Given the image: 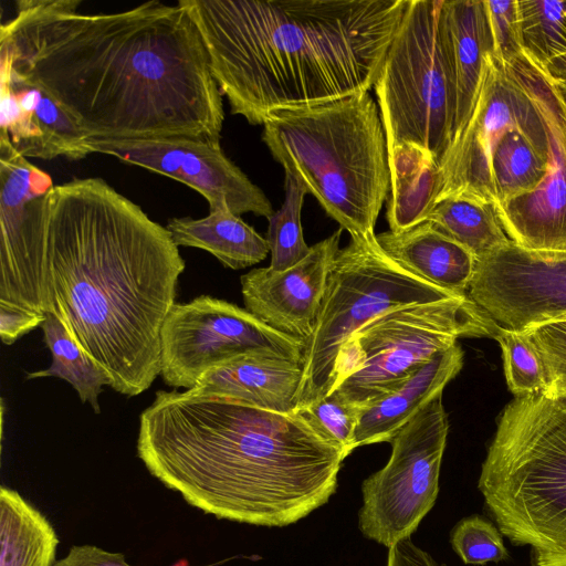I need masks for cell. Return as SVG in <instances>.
<instances>
[{"instance_id":"1","label":"cell","mask_w":566,"mask_h":566,"mask_svg":"<svg viewBox=\"0 0 566 566\" xmlns=\"http://www.w3.org/2000/svg\"><path fill=\"white\" fill-rule=\"evenodd\" d=\"M81 0H20L0 28V72L55 101L88 139L220 142L222 95L180 6L84 14Z\"/></svg>"},{"instance_id":"2","label":"cell","mask_w":566,"mask_h":566,"mask_svg":"<svg viewBox=\"0 0 566 566\" xmlns=\"http://www.w3.org/2000/svg\"><path fill=\"white\" fill-rule=\"evenodd\" d=\"M51 312L134 397L161 371V327L186 263L166 227L102 178L53 186L44 200Z\"/></svg>"},{"instance_id":"3","label":"cell","mask_w":566,"mask_h":566,"mask_svg":"<svg viewBox=\"0 0 566 566\" xmlns=\"http://www.w3.org/2000/svg\"><path fill=\"white\" fill-rule=\"evenodd\" d=\"M137 455L190 506L285 526L327 503L345 459L296 411L276 412L192 390H159L139 417Z\"/></svg>"},{"instance_id":"4","label":"cell","mask_w":566,"mask_h":566,"mask_svg":"<svg viewBox=\"0 0 566 566\" xmlns=\"http://www.w3.org/2000/svg\"><path fill=\"white\" fill-rule=\"evenodd\" d=\"M409 0H180L231 113L277 109L374 86Z\"/></svg>"},{"instance_id":"5","label":"cell","mask_w":566,"mask_h":566,"mask_svg":"<svg viewBox=\"0 0 566 566\" xmlns=\"http://www.w3.org/2000/svg\"><path fill=\"white\" fill-rule=\"evenodd\" d=\"M262 125L273 158L350 238L376 235L390 170L379 107L369 92L277 109Z\"/></svg>"},{"instance_id":"6","label":"cell","mask_w":566,"mask_h":566,"mask_svg":"<svg viewBox=\"0 0 566 566\" xmlns=\"http://www.w3.org/2000/svg\"><path fill=\"white\" fill-rule=\"evenodd\" d=\"M479 489L499 530L533 566H566V398L515 397L501 412Z\"/></svg>"},{"instance_id":"7","label":"cell","mask_w":566,"mask_h":566,"mask_svg":"<svg viewBox=\"0 0 566 566\" xmlns=\"http://www.w3.org/2000/svg\"><path fill=\"white\" fill-rule=\"evenodd\" d=\"M443 0H409L374 84L387 148L413 144L440 163L453 138L457 92Z\"/></svg>"},{"instance_id":"8","label":"cell","mask_w":566,"mask_h":566,"mask_svg":"<svg viewBox=\"0 0 566 566\" xmlns=\"http://www.w3.org/2000/svg\"><path fill=\"white\" fill-rule=\"evenodd\" d=\"M457 295L390 259L374 238H352L339 249L311 335L303 342L298 408L327 396L338 380L342 350L352 335L379 315Z\"/></svg>"},{"instance_id":"9","label":"cell","mask_w":566,"mask_h":566,"mask_svg":"<svg viewBox=\"0 0 566 566\" xmlns=\"http://www.w3.org/2000/svg\"><path fill=\"white\" fill-rule=\"evenodd\" d=\"M497 327L468 295L389 311L346 343L332 391L360 410L401 386L459 338H493Z\"/></svg>"},{"instance_id":"10","label":"cell","mask_w":566,"mask_h":566,"mask_svg":"<svg viewBox=\"0 0 566 566\" xmlns=\"http://www.w3.org/2000/svg\"><path fill=\"white\" fill-rule=\"evenodd\" d=\"M448 431L439 395L394 437L387 464L361 484L364 536L389 548L417 530L438 496Z\"/></svg>"},{"instance_id":"11","label":"cell","mask_w":566,"mask_h":566,"mask_svg":"<svg viewBox=\"0 0 566 566\" xmlns=\"http://www.w3.org/2000/svg\"><path fill=\"white\" fill-rule=\"evenodd\" d=\"M167 386L192 389L210 369L234 358L269 354L300 361L303 342L277 332L245 308L210 295L175 303L161 327Z\"/></svg>"},{"instance_id":"12","label":"cell","mask_w":566,"mask_h":566,"mask_svg":"<svg viewBox=\"0 0 566 566\" xmlns=\"http://www.w3.org/2000/svg\"><path fill=\"white\" fill-rule=\"evenodd\" d=\"M511 130H523L547 155V137L535 105L509 66L490 54L473 112L439 163L436 202L465 196L496 203L492 158Z\"/></svg>"},{"instance_id":"13","label":"cell","mask_w":566,"mask_h":566,"mask_svg":"<svg viewBox=\"0 0 566 566\" xmlns=\"http://www.w3.org/2000/svg\"><path fill=\"white\" fill-rule=\"evenodd\" d=\"M51 177L0 135V303L51 312L44 200Z\"/></svg>"},{"instance_id":"14","label":"cell","mask_w":566,"mask_h":566,"mask_svg":"<svg viewBox=\"0 0 566 566\" xmlns=\"http://www.w3.org/2000/svg\"><path fill=\"white\" fill-rule=\"evenodd\" d=\"M535 105L547 137L546 172L537 187L496 206L509 238L541 252H566V104L556 86L524 54L505 63Z\"/></svg>"},{"instance_id":"15","label":"cell","mask_w":566,"mask_h":566,"mask_svg":"<svg viewBox=\"0 0 566 566\" xmlns=\"http://www.w3.org/2000/svg\"><path fill=\"white\" fill-rule=\"evenodd\" d=\"M91 154L99 153L172 178L195 189L209 210L228 208L269 219L273 207L265 193L223 153L220 142L186 137L149 139H88Z\"/></svg>"},{"instance_id":"16","label":"cell","mask_w":566,"mask_h":566,"mask_svg":"<svg viewBox=\"0 0 566 566\" xmlns=\"http://www.w3.org/2000/svg\"><path fill=\"white\" fill-rule=\"evenodd\" d=\"M468 296L499 325L523 332L566 316V252L513 241L476 259Z\"/></svg>"},{"instance_id":"17","label":"cell","mask_w":566,"mask_h":566,"mask_svg":"<svg viewBox=\"0 0 566 566\" xmlns=\"http://www.w3.org/2000/svg\"><path fill=\"white\" fill-rule=\"evenodd\" d=\"M343 230L312 245L310 253L290 269L268 266L243 274L244 308L273 329L304 342L313 331Z\"/></svg>"},{"instance_id":"18","label":"cell","mask_w":566,"mask_h":566,"mask_svg":"<svg viewBox=\"0 0 566 566\" xmlns=\"http://www.w3.org/2000/svg\"><path fill=\"white\" fill-rule=\"evenodd\" d=\"M1 135L25 158L78 160L91 155L88 138L40 88L0 72Z\"/></svg>"},{"instance_id":"19","label":"cell","mask_w":566,"mask_h":566,"mask_svg":"<svg viewBox=\"0 0 566 566\" xmlns=\"http://www.w3.org/2000/svg\"><path fill=\"white\" fill-rule=\"evenodd\" d=\"M302 380L300 361L252 354L208 370L189 390L271 411L293 412L298 407Z\"/></svg>"},{"instance_id":"20","label":"cell","mask_w":566,"mask_h":566,"mask_svg":"<svg viewBox=\"0 0 566 566\" xmlns=\"http://www.w3.org/2000/svg\"><path fill=\"white\" fill-rule=\"evenodd\" d=\"M464 353L457 343L423 365L406 382L359 411L354 449L390 442L394 437L442 391L463 366Z\"/></svg>"},{"instance_id":"21","label":"cell","mask_w":566,"mask_h":566,"mask_svg":"<svg viewBox=\"0 0 566 566\" xmlns=\"http://www.w3.org/2000/svg\"><path fill=\"white\" fill-rule=\"evenodd\" d=\"M381 250L416 276L457 295H468L476 256L424 220L400 232L376 234Z\"/></svg>"},{"instance_id":"22","label":"cell","mask_w":566,"mask_h":566,"mask_svg":"<svg viewBox=\"0 0 566 566\" xmlns=\"http://www.w3.org/2000/svg\"><path fill=\"white\" fill-rule=\"evenodd\" d=\"M442 11L455 77L453 140L473 112L486 59L493 54V42L484 1L443 0Z\"/></svg>"},{"instance_id":"23","label":"cell","mask_w":566,"mask_h":566,"mask_svg":"<svg viewBox=\"0 0 566 566\" xmlns=\"http://www.w3.org/2000/svg\"><path fill=\"white\" fill-rule=\"evenodd\" d=\"M166 228L177 247L205 250L232 270L254 265L270 252L266 239L228 208L200 219L171 218Z\"/></svg>"},{"instance_id":"24","label":"cell","mask_w":566,"mask_h":566,"mask_svg":"<svg viewBox=\"0 0 566 566\" xmlns=\"http://www.w3.org/2000/svg\"><path fill=\"white\" fill-rule=\"evenodd\" d=\"M390 192L387 221L400 232L426 220L440 188V167L427 149L413 144L388 148Z\"/></svg>"},{"instance_id":"25","label":"cell","mask_w":566,"mask_h":566,"mask_svg":"<svg viewBox=\"0 0 566 566\" xmlns=\"http://www.w3.org/2000/svg\"><path fill=\"white\" fill-rule=\"evenodd\" d=\"M0 566H53L59 545L50 521L19 492L0 488Z\"/></svg>"},{"instance_id":"26","label":"cell","mask_w":566,"mask_h":566,"mask_svg":"<svg viewBox=\"0 0 566 566\" xmlns=\"http://www.w3.org/2000/svg\"><path fill=\"white\" fill-rule=\"evenodd\" d=\"M426 220L468 249L476 259L512 242L500 221L495 203L476 198H443L434 203Z\"/></svg>"},{"instance_id":"27","label":"cell","mask_w":566,"mask_h":566,"mask_svg":"<svg viewBox=\"0 0 566 566\" xmlns=\"http://www.w3.org/2000/svg\"><path fill=\"white\" fill-rule=\"evenodd\" d=\"M41 328L51 352L52 364L48 369L28 373L27 379L61 378L75 389L83 403L88 402L94 412L99 413L98 397L103 386L111 387L107 373L83 350L55 314L45 313Z\"/></svg>"},{"instance_id":"28","label":"cell","mask_w":566,"mask_h":566,"mask_svg":"<svg viewBox=\"0 0 566 566\" xmlns=\"http://www.w3.org/2000/svg\"><path fill=\"white\" fill-rule=\"evenodd\" d=\"M547 155L523 130H511L492 158V177L500 206L533 191L546 172Z\"/></svg>"},{"instance_id":"29","label":"cell","mask_w":566,"mask_h":566,"mask_svg":"<svg viewBox=\"0 0 566 566\" xmlns=\"http://www.w3.org/2000/svg\"><path fill=\"white\" fill-rule=\"evenodd\" d=\"M524 55L538 69L566 54V0H517Z\"/></svg>"},{"instance_id":"30","label":"cell","mask_w":566,"mask_h":566,"mask_svg":"<svg viewBox=\"0 0 566 566\" xmlns=\"http://www.w3.org/2000/svg\"><path fill=\"white\" fill-rule=\"evenodd\" d=\"M285 198L282 207L268 219L266 242L271 253L270 268L284 271L301 262L311 250L304 240L301 211L307 193L290 175L284 178Z\"/></svg>"},{"instance_id":"31","label":"cell","mask_w":566,"mask_h":566,"mask_svg":"<svg viewBox=\"0 0 566 566\" xmlns=\"http://www.w3.org/2000/svg\"><path fill=\"white\" fill-rule=\"evenodd\" d=\"M493 338L501 346L505 379L515 397L546 392L545 367L530 337L499 325Z\"/></svg>"},{"instance_id":"32","label":"cell","mask_w":566,"mask_h":566,"mask_svg":"<svg viewBox=\"0 0 566 566\" xmlns=\"http://www.w3.org/2000/svg\"><path fill=\"white\" fill-rule=\"evenodd\" d=\"M298 412L326 441L348 457L353 450L355 430L358 424L359 409L344 401L335 392L321 400L301 407Z\"/></svg>"},{"instance_id":"33","label":"cell","mask_w":566,"mask_h":566,"mask_svg":"<svg viewBox=\"0 0 566 566\" xmlns=\"http://www.w3.org/2000/svg\"><path fill=\"white\" fill-rule=\"evenodd\" d=\"M451 545L465 564L483 565L507 557L499 530L479 515L462 518L453 527Z\"/></svg>"},{"instance_id":"34","label":"cell","mask_w":566,"mask_h":566,"mask_svg":"<svg viewBox=\"0 0 566 566\" xmlns=\"http://www.w3.org/2000/svg\"><path fill=\"white\" fill-rule=\"evenodd\" d=\"M545 367L547 394L566 398V316L523 331Z\"/></svg>"},{"instance_id":"35","label":"cell","mask_w":566,"mask_h":566,"mask_svg":"<svg viewBox=\"0 0 566 566\" xmlns=\"http://www.w3.org/2000/svg\"><path fill=\"white\" fill-rule=\"evenodd\" d=\"M493 42V56L510 63L524 54L520 29L518 3L484 1Z\"/></svg>"},{"instance_id":"36","label":"cell","mask_w":566,"mask_h":566,"mask_svg":"<svg viewBox=\"0 0 566 566\" xmlns=\"http://www.w3.org/2000/svg\"><path fill=\"white\" fill-rule=\"evenodd\" d=\"M45 314L0 303V336L6 345H11L36 327H41Z\"/></svg>"},{"instance_id":"37","label":"cell","mask_w":566,"mask_h":566,"mask_svg":"<svg viewBox=\"0 0 566 566\" xmlns=\"http://www.w3.org/2000/svg\"><path fill=\"white\" fill-rule=\"evenodd\" d=\"M53 566H132L126 562L125 555L108 552L95 545H73L67 554Z\"/></svg>"},{"instance_id":"38","label":"cell","mask_w":566,"mask_h":566,"mask_svg":"<svg viewBox=\"0 0 566 566\" xmlns=\"http://www.w3.org/2000/svg\"><path fill=\"white\" fill-rule=\"evenodd\" d=\"M387 566H446L437 563L427 552L413 544L410 537L402 538L388 553Z\"/></svg>"},{"instance_id":"39","label":"cell","mask_w":566,"mask_h":566,"mask_svg":"<svg viewBox=\"0 0 566 566\" xmlns=\"http://www.w3.org/2000/svg\"><path fill=\"white\" fill-rule=\"evenodd\" d=\"M539 70L555 84L566 85V54L552 60Z\"/></svg>"},{"instance_id":"40","label":"cell","mask_w":566,"mask_h":566,"mask_svg":"<svg viewBox=\"0 0 566 566\" xmlns=\"http://www.w3.org/2000/svg\"><path fill=\"white\" fill-rule=\"evenodd\" d=\"M556 86H557V88H558V91H559V93H560V95H562V97H563V99H564V102L566 104V85H558V84H556Z\"/></svg>"}]
</instances>
